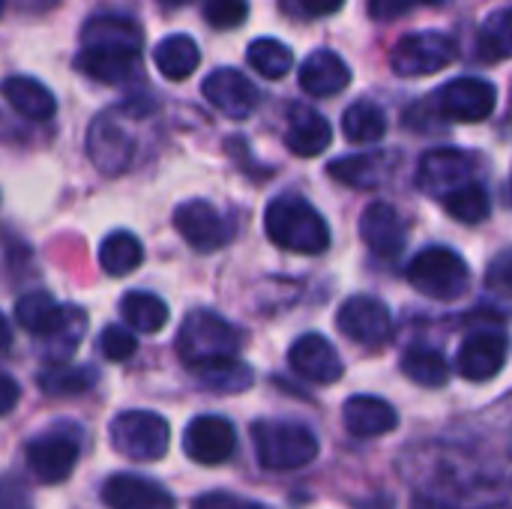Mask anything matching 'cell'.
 Instances as JSON below:
<instances>
[{
    "mask_svg": "<svg viewBox=\"0 0 512 509\" xmlns=\"http://www.w3.org/2000/svg\"><path fill=\"white\" fill-rule=\"evenodd\" d=\"M252 441L258 462L267 471H297L318 456V438L303 423L261 420L252 426Z\"/></svg>",
    "mask_w": 512,
    "mask_h": 509,
    "instance_id": "obj_3",
    "label": "cell"
},
{
    "mask_svg": "<svg viewBox=\"0 0 512 509\" xmlns=\"http://www.w3.org/2000/svg\"><path fill=\"white\" fill-rule=\"evenodd\" d=\"M120 315L138 333H159L168 324V315L171 312H168V306H165L162 297L147 294V291H129L120 300Z\"/></svg>",
    "mask_w": 512,
    "mask_h": 509,
    "instance_id": "obj_30",
    "label": "cell"
},
{
    "mask_svg": "<svg viewBox=\"0 0 512 509\" xmlns=\"http://www.w3.org/2000/svg\"><path fill=\"white\" fill-rule=\"evenodd\" d=\"M153 60H156V69L168 78V81H186L198 63H201V51L195 45L192 36L186 33H171L165 36L156 48H153Z\"/></svg>",
    "mask_w": 512,
    "mask_h": 509,
    "instance_id": "obj_26",
    "label": "cell"
},
{
    "mask_svg": "<svg viewBox=\"0 0 512 509\" xmlns=\"http://www.w3.org/2000/svg\"><path fill=\"white\" fill-rule=\"evenodd\" d=\"M342 132L354 144H375L387 135V114L381 105L360 99L348 105V111L342 114Z\"/></svg>",
    "mask_w": 512,
    "mask_h": 509,
    "instance_id": "obj_28",
    "label": "cell"
},
{
    "mask_svg": "<svg viewBox=\"0 0 512 509\" xmlns=\"http://www.w3.org/2000/svg\"><path fill=\"white\" fill-rule=\"evenodd\" d=\"M351 84V69L348 63L330 51V48H321V51H312L303 66H300V87L309 93V96H336L342 93L345 87Z\"/></svg>",
    "mask_w": 512,
    "mask_h": 509,
    "instance_id": "obj_21",
    "label": "cell"
},
{
    "mask_svg": "<svg viewBox=\"0 0 512 509\" xmlns=\"http://www.w3.org/2000/svg\"><path fill=\"white\" fill-rule=\"evenodd\" d=\"M174 228L195 252H216L228 240V225L222 213L210 201H201V198L183 201L174 210Z\"/></svg>",
    "mask_w": 512,
    "mask_h": 509,
    "instance_id": "obj_14",
    "label": "cell"
},
{
    "mask_svg": "<svg viewBox=\"0 0 512 509\" xmlns=\"http://www.w3.org/2000/svg\"><path fill=\"white\" fill-rule=\"evenodd\" d=\"M99 351L105 354V360L123 363L138 351V339H135V333L129 327L114 324V327H105V333L99 336Z\"/></svg>",
    "mask_w": 512,
    "mask_h": 509,
    "instance_id": "obj_38",
    "label": "cell"
},
{
    "mask_svg": "<svg viewBox=\"0 0 512 509\" xmlns=\"http://www.w3.org/2000/svg\"><path fill=\"white\" fill-rule=\"evenodd\" d=\"M336 321H339V330L357 345L381 348L393 336V315L387 303H381L378 297H366V294L348 297Z\"/></svg>",
    "mask_w": 512,
    "mask_h": 509,
    "instance_id": "obj_9",
    "label": "cell"
},
{
    "mask_svg": "<svg viewBox=\"0 0 512 509\" xmlns=\"http://www.w3.org/2000/svg\"><path fill=\"white\" fill-rule=\"evenodd\" d=\"M111 447L135 462H156L171 447V426L153 411H123L108 429Z\"/></svg>",
    "mask_w": 512,
    "mask_h": 509,
    "instance_id": "obj_5",
    "label": "cell"
},
{
    "mask_svg": "<svg viewBox=\"0 0 512 509\" xmlns=\"http://www.w3.org/2000/svg\"><path fill=\"white\" fill-rule=\"evenodd\" d=\"M192 372L216 393H243V390H249V384L255 378L252 369L240 360H216V363L198 366Z\"/></svg>",
    "mask_w": 512,
    "mask_h": 509,
    "instance_id": "obj_35",
    "label": "cell"
},
{
    "mask_svg": "<svg viewBox=\"0 0 512 509\" xmlns=\"http://www.w3.org/2000/svg\"><path fill=\"white\" fill-rule=\"evenodd\" d=\"M246 60H249V66H252L258 75H264V78H270V81L285 78V75L294 69V51H291L285 42L273 39V36L255 39V42L246 48Z\"/></svg>",
    "mask_w": 512,
    "mask_h": 509,
    "instance_id": "obj_31",
    "label": "cell"
},
{
    "mask_svg": "<svg viewBox=\"0 0 512 509\" xmlns=\"http://www.w3.org/2000/svg\"><path fill=\"white\" fill-rule=\"evenodd\" d=\"M87 156L108 177L123 174L132 165L135 138H132L129 126L123 123V111H105L90 123V129H87Z\"/></svg>",
    "mask_w": 512,
    "mask_h": 509,
    "instance_id": "obj_7",
    "label": "cell"
},
{
    "mask_svg": "<svg viewBox=\"0 0 512 509\" xmlns=\"http://www.w3.org/2000/svg\"><path fill=\"white\" fill-rule=\"evenodd\" d=\"M84 327H87V315H84V309H75V306H69V315H66V324H63V330L54 336V339H48V360H63V357H69L72 351H75V345H78V339H81V333H84Z\"/></svg>",
    "mask_w": 512,
    "mask_h": 509,
    "instance_id": "obj_37",
    "label": "cell"
},
{
    "mask_svg": "<svg viewBox=\"0 0 512 509\" xmlns=\"http://www.w3.org/2000/svg\"><path fill=\"white\" fill-rule=\"evenodd\" d=\"M288 363L297 375L315 384H336L345 375V363L339 351L318 333L300 336L288 351Z\"/></svg>",
    "mask_w": 512,
    "mask_h": 509,
    "instance_id": "obj_16",
    "label": "cell"
},
{
    "mask_svg": "<svg viewBox=\"0 0 512 509\" xmlns=\"http://www.w3.org/2000/svg\"><path fill=\"white\" fill-rule=\"evenodd\" d=\"M183 450L198 465H222L237 450L234 426L225 417H216V414L195 417L183 432Z\"/></svg>",
    "mask_w": 512,
    "mask_h": 509,
    "instance_id": "obj_11",
    "label": "cell"
},
{
    "mask_svg": "<svg viewBox=\"0 0 512 509\" xmlns=\"http://www.w3.org/2000/svg\"><path fill=\"white\" fill-rule=\"evenodd\" d=\"M0 509H33L27 489L12 477L0 480Z\"/></svg>",
    "mask_w": 512,
    "mask_h": 509,
    "instance_id": "obj_42",
    "label": "cell"
},
{
    "mask_svg": "<svg viewBox=\"0 0 512 509\" xmlns=\"http://www.w3.org/2000/svg\"><path fill=\"white\" fill-rule=\"evenodd\" d=\"M456 57V42L441 30H420L399 39L390 54V66L402 78H423L447 69Z\"/></svg>",
    "mask_w": 512,
    "mask_h": 509,
    "instance_id": "obj_6",
    "label": "cell"
},
{
    "mask_svg": "<svg viewBox=\"0 0 512 509\" xmlns=\"http://www.w3.org/2000/svg\"><path fill=\"white\" fill-rule=\"evenodd\" d=\"M408 282L432 300H459L468 291L471 270L465 258L447 246H429L408 264Z\"/></svg>",
    "mask_w": 512,
    "mask_h": 509,
    "instance_id": "obj_4",
    "label": "cell"
},
{
    "mask_svg": "<svg viewBox=\"0 0 512 509\" xmlns=\"http://www.w3.org/2000/svg\"><path fill=\"white\" fill-rule=\"evenodd\" d=\"M342 417L354 438H381L399 426L396 408L378 396H351L342 408Z\"/></svg>",
    "mask_w": 512,
    "mask_h": 509,
    "instance_id": "obj_22",
    "label": "cell"
},
{
    "mask_svg": "<svg viewBox=\"0 0 512 509\" xmlns=\"http://www.w3.org/2000/svg\"><path fill=\"white\" fill-rule=\"evenodd\" d=\"M402 372L420 387H444L450 381V363L435 348H411L402 357Z\"/></svg>",
    "mask_w": 512,
    "mask_h": 509,
    "instance_id": "obj_33",
    "label": "cell"
},
{
    "mask_svg": "<svg viewBox=\"0 0 512 509\" xmlns=\"http://www.w3.org/2000/svg\"><path fill=\"white\" fill-rule=\"evenodd\" d=\"M512 51V12L495 9L480 27V57L489 63L507 60Z\"/></svg>",
    "mask_w": 512,
    "mask_h": 509,
    "instance_id": "obj_36",
    "label": "cell"
},
{
    "mask_svg": "<svg viewBox=\"0 0 512 509\" xmlns=\"http://www.w3.org/2000/svg\"><path fill=\"white\" fill-rule=\"evenodd\" d=\"M264 231L276 246L297 255H321L330 246V228L324 216L294 192L270 201L264 213Z\"/></svg>",
    "mask_w": 512,
    "mask_h": 509,
    "instance_id": "obj_1",
    "label": "cell"
},
{
    "mask_svg": "<svg viewBox=\"0 0 512 509\" xmlns=\"http://www.w3.org/2000/svg\"><path fill=\"white\" fill-rule=\"evenodd\" d=\"M450 0H369V15L375 21H393L402 18L405 12H411L414 6H444Z\"/></svg>",
    "mask_w": 512,
    "mask_h": 509,
    "instance_id": "obj_41",
    "label": "cell"
},
{
    "mask_svg": "<svg viewBox=\"0 0 512 509\" xmlns=\"http://www.w3.org/2000/svg\"><path fill=\"white\" fill-rule=\"evenodd\" d=\"M192 509H261V504H252V501H243L237 495H225V492H210V495H201Z\"/></svg>",
    "mask_w": 512,
    "mask_h": 509,
    "instance_id": "obj_43",
    "label": "cell"
},
{
    "mask_svg": "<svg viewBox=\"0 0 512 509\" xmlns=\"http://www.w3.org/2000/svg\"><path fill=\"white\" fill-rule=\"evenodd\" d=\"M489 285H498L501 291L510 288V255H507V252H501L498 261L492 264V270H489Z\"/></svg>",
    "mask_w": 512,
    "mask_h": 509,
    "instance_id": "obj_45",
    "label": "cell"
},
{
    "mask_svg": "<svg viewBox=\"0 0 512 509\" xmlns=\"http://www.w3.org/2000/svg\"><path fill=\"white\" fill-rule=\"evenodd\" d=\"M81 42L84 48H93V51L138 57L144 45V30L129 15H93L81 27Z\"/></svg>",
    "mask_w": 512,
    "mask_h": 509,
    "instance_id": "obj_15",
    "label": "cell"
},
{
    "mask_svg": "<svg viewBox=\"0 0 512 509\" xmlns=\"http://www.w3.org/2000/svg\"><path fill=\"white\" fill-rule=\"evenodd\" d=\"M144 261V246L129 231H114L99 246V264L108 276H129Z\"/></svg>",
    "mask_w": 512,
    "mask_h": 509,
    "instance_id": "obj_29",
    "label": "cell"
},
{
    "mask_svg": "<svg viewBox=\"0 0 512 509\" xmlns=\"http://www.w3.org/2000/svg\"><path fill=\"white\" fill-rule=\"evenodd\" d=\"M246 15H249V0H204V18L219 30L240 27Z\"/></svg>",
    "mask_w": 512,
    "mask_h": 509,
    "instance_id": "obj_39",
    "label": "cell"
},
{
    "mask_svg": "<svg viewBox=\"0 0 512 509\" xmlns=\"http://www.w3.org/2000/svg\"><path fill=\"white\" fill-rule=\"evenodd\" d=\"M507 363V339L504 333H474L462 342L456 357V372L465 381H492Z\"/></svg>",
    "mask_w": 512,
    "mask_h": 509,
    "instance_id": "obj_17",
    "label": "cell"
},
{
    "mask_svg": "<svg viewBox=\"0 0 512 509\" xmlns=\"http://www.w3.org/2000/svg\"><path fill=\"white\" fill-rule=\"evenodd\" d=\"M330 141H333V129L324 114H318L315 108H306V105H297L288 111L285 144L291 153L312 159V156H321L330 147Z\"/></svg>",
    "mask_w": 512,
    "mask_h": 509,
    "instance_id": "obj_20",
    "label": "cell"
},
{
    "mask_svg": "<svg viewBox=\"0 0 512 509\" xmlns=\"http://www.w3.org/2000/svg\"><path fill=\"white\" fill-rule=\"evenodd\" d=\"M66 315H69V306H60L51 294L45 291H27L18 303H15V318L18 324L39 336V339H54L63 324H66Z\"/></svg>",
    "mask_w": 512,
    "mask_h": 509,
    "instance_id": "obj_23",
    "label": "cell"
},
{
    "mask_svg": "<svg viewBox=\"0 0 512 509\" xmlns=\"http://www.w3.org/2000/svg\"><path fill=\"white\" fill-rule=\"evenodd\" d=\"M282 12L288 18H324V15H333L345 6V0H279Z\"/></svg>",
    "mask_w": 512,
    "mask_h": 509,
    "instance_id": "obj_40",
    "label": "cell"
},
{
    "mask_svg": "<svg viewBox=\"0 0 512 509\" xmlns=\"http://www.w3.org/2000/svg\"><path fill=\"white\" fill-rule=\"evenodd\" d=\"M0 93L21 117H30V120H48L57 111L54 93L42 81L27 78V75H9L0 84Z\"/></svg>",
    "mask_w": 512,
    "mask_h": 509,
    "instance_id": "obj_25",
    "label": "cell"
},
{
    "mask_svg": "<svg viewBox=\"0 0 512 509\" xmlns=\"http://www.w3.org/2000/svg\"><path fill=\"white\" fill-rule=\"evenodd\" d=\"M441 201H444L447 213H450L453 219L465 222V225H477V222H483V219L492 213V198H489L486 186L477 183V180H474V183H465V186H459V189H453V192L444 195Z\"/></svg>",
    "mask_w": 512,
    "mask_h": 509,
    "instance_id": "obj_34",
    "label": "cell"
},
{
    "mask_svg": "<svg viewBox=\"0 0 512 509\" xmlns=\"http://www.w3.org/2000/svg\"><path fill=\"white\" fill-rule=\"evenodd\" d=\"M162 6H168V9H177V6H186L189 0H159Z\"/></svg>",
    "mask_w": 512,
    "mask_h": 509,
    "instance_id": "obj_47",
    "label": "cell"
},
{
    "mask_svg": "<svg viewBox=\"0 0 512 509\" xmlns=\"http://www.w3.org/2000/svg\"><path fill=\"white\" fill-rule=\"evenodd\" d=\"M243 351V333L210 309H198L183 318L177 333V354L189 369L216 363V360H237Z\"/></svg>",
    "mask_w": 512,
    "mask_h": 509,
    "instance_id": "obj_2",
    "label": "cell"
},
{
    "mask_svg": "<svg viewBox=\"0 0 512 509\" xmlns=\"http://www.w3.org/2000/svg\"><path fill=\"white\" fill-rule=\"evenodd\" d=\"M360 237L378 258H396L405 249V222L387 201H375L360 216Z\"/></svg>",
    "mask_w": 512,
    "mask_h": 509,
    "instance_id": "obj_18",
    "label": "cell"
},
{
    "mask_svg": "<svg viewBox=\"0 0 512 509\" xmlns=\"http://www.w3.org/2000/svg\"><path fill=\"white\" fill-rule=\"evenodd\" d=\"M435 105L447 120L456 123H480L489 120L498 105V90L486 78H453L435 93Z\"/></svg>",
    "mask_w": 512,
    "mask_h": 509,
    "instance_id": "obj_8",
    "label": "cell"
},
{
    "mask_svg": "<svg viewBox=\"0 0 512 509\" xmlns=\"http://www.w3.org/2000/svg\"><path fill=\"white\" fill-rule=\"evenodd\" d=\"M102 501L111 509H177L168 489L135 474H114L102 489Z\"/></svg>",
    "mask_w": 512,
    "mask_h": 509,
    "instance_id": "obj_19",
    "label": "cell"
},
{
    "mask_svg": "<svg viewBox=\"0 0 512 509\" xmlns=\"http://www.w3.org/2000/svg\"><path fill=\"white\" fill-rule=\"evenodd\" d=\"M75 69L84 72V75L93 78V81H102V84H123V81H129V78L135 75L138 57L84 48V51L75 57Z\"/></svg>",
    "mask_w": 512,
    "mask_h": 509,
    "instance_id": "obj_27",
    "label": "cell"
},
{
    "mask_svg": "<svg viewBox=\"0 0 512 509\" xmlns=\"http://www.w3.org/2000/svg\"><path fill=\"white\" fill-rule=\"evenodd\" d=\"M201 90H204V99L216 111L231 117V120H246L258 108V102H261L258 87L240 69H228V66L225 69H213L204 78Z\"/></svg>",
    "mask_w": 512,
    "mask_h": 509,
    "instance_id": "obj_13",
    "label": "cell"
},
{
    "mask_svg": "<svg viewBox=\"0 0 512 509\" xmlns=\"http://www.w3.org/2000/svg\"><path fill=\"white\" fill-rule=\"evenodd\" d=\"M99 372L90 366H66V363H54L51 369H45L39 375V387L45 396H81L96 384Z\"/></svg>",
    "mask_w": 512,
    "mask_h": 509,
    "instance_id": "obj_32",
    "label": "cell"
},
{
    "mask_svg": "<svg viewBox=\"0 0 512 509\" xmlns=\"http://www.w3.org/2000/svg\"><path fill=\"white\" fill-rule=\"evenodd\" d=\"M330 177L339 183H348L354 189H378L387 183L393 171V156L390 153H360V156H342L330 162Z\"/></svg>",
    "mask_w": 512,
    "mask_h": 509,
    "instance_id": "obj_24",
    "label": "cell"
},
{
    "mask_svg": "<svg viewBox=\"0 0 512 509\" xmlns=\"http://www.w3.org/2000/svg\"><path fill=\"white\" fill-rule=\"evenodd\" d=\"M18 399H21L18 384H15L9 375H0V417H3V414H9V411L18 405Z\"/></svg>",
    "mask_w": 512,
    "mask_h": 509,
    "instance_id": "obj_44",
    "label": "cell"
},
{
    "mask_svg": "<svg viewBox=\"0 0 512 509\" xmlns=\"http://www.w3.org/2000/svg\"><path fill=\"white\" fill-rule=\"evenodd\" d=\"M12 345V327H9V321L0 315V351H6Z\"/></svg>",
    "mask_w": 512,
    "mask_h": 509,
    "instance_id": "obj_46",
    "label": "cell"
},
{
    "mask_svg": "<svg viewBox=\"0 0 512 509\" xmlns=\"http://www.w3.org/2000/svg\"><path fill=\"white\" fill-rule=\"evenodd\" d=\"M474 171H477V159L471 153H465L459 147H441V150H429L423 156L417 183L432 198H444L453 189L474 183Z\"/></svg>",
    "mask_w": 512,
    "mask_h": 509,
    "instance_id": "obj_10",
    "label": "cell"
},
{
    "mask_svg": "<svg viewBox=\"0 0 512 509\" xmlns=\"http://www.w3.org/2000/svg\"><path fill=\"white\" fill-rule=\"evenodd\" d=\"M3 6H6V0H0V12H3Z\"/></svg>",
    "mask_w": 512,
    "mask_h": 509,
    "instance_id": "obj_48",
    "label": "cell"
},
{
    "mask_svg": "<svg viewBox=\"0 0 512 509\" xmlns=\"http://www.w3.org/2000/svg\"><path fill=\"white\" fill-rule=\"evenodd\" d=\"M24 459L36 480H42L48 486L63 483L72 477V471L78 465V438L63 435V432H45L27 444Z\"/></svg>",
    "mask_w": 512,
    "mask_h": 509,
    "instance_id": "obj_12",
    "label": "cell"
}]
</instances>
